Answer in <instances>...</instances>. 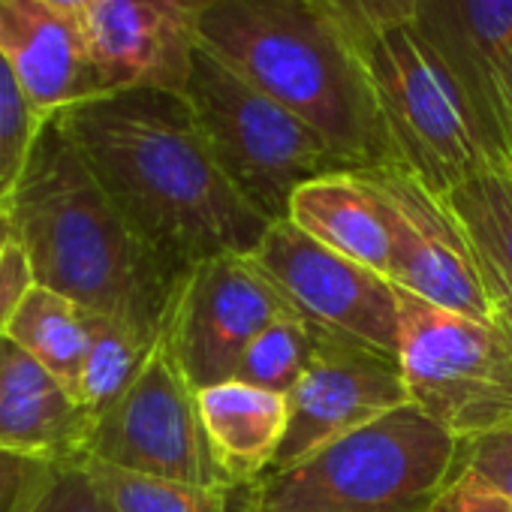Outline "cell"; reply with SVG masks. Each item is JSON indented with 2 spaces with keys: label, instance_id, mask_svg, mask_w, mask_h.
Returning a JSON list of instances; mask_svg holds the SVG:
<instances>
[{
  "label": "cell",
  "instance_id": "6da1fadb",
  "mask_svg": "<svg viewBox=\"0 0 512 512\" xmlns=\"http://www.w3.org/2000/svg\"><path fill=\"white\" fill-rule=\"evenodd\" d=\"M58 124L175 278L211 256L253 253L272 226L232 187L184 94L115 91L67 109Z\"/></svg>",
  "mask_w": 512,
  "mask_h": 512
},
{
  "label": "cell",
  "instance_id": "7a4b0ae2",
  "mask_svg": "<svg viewBox=\"0 0 512 512\" xmlns=\"http://www.w3.org/2000/svg\"><path fill=\"white\" fill-rule=\"evenodd\" d=\"M40 287L157 344L175 278L103 193L58 118H46L7 199Z\"/></svg>",
  "mask_w": 512,
  "mask_h": 512
},
{
  "label": "cell",
  "instance_id": "3957f363",
  "mask_svg": "<svg viewBox=\"0 0 512 512\" xmlns=\"http://www.w3.org/2000/svg\"><path fill=\"white\" fill-rule=\"evenodd\" d=\"M199 43L305 118L347 169L401 163L338 0H205Z\"/></svg>",
  "mask_w": 512,
  "mask_h": 512
},
{
  "label": "cell",
  "instance_id": "277c9868",
  "mask_svg": "<svg viewBox=\"0 0 512 512\" xmlns=\"http://www.w3.org/2000/svg\"><path fill=\"white\" fill-rule=\"evenodd\" d=\"M458 455L461 440L404 404L247 485V512H428Z\"/></svg>",
  "mask_w": 512,
  "mask_h": 512
},
{
  "label": "cell",
  "instance_id": "5b68a950",
  "mask_svg": "<svg viewBox=\"0 0 512 512\" xmlns=\"http://www.w3.org/2000/svg\"><path fill=\"white\" fill-rule=\"evenodd\" d=\"M184 97L232 187L269 223L287 220L290 199L302 184L347 169L305 118L247 82L202 43Z\"/></svg>",
  "mask_w": 512,
  "mask_h": 512
},
{
  "label": "cell",
  "instance_id": "8992f818",
  "mask_svg": "<svg viewBox=\"0 0 512 512\" xmlns=\"http://www.w3.org/2000/svg\"><path fill=\"white\" fill-rule=\"evenodd\" d=\"M395 293L410 404L461 443L512 425V326L500 314L479 320Z\"/></svg>",
  "mask_w": 512,
  "mask_h": 512
},
{
  "label": "cell",
  "instance_id": "52a82bcc",
  "mask_svg": "<svg viewBox=\"0 0 512 512\" xmlns=\"http://www.w3.org/2000/svg\"><path fill=\"white\" fill-rule=\"evenodd\" d=\"M365 55L395 154L434 193L443 196L470 175L503 166L467 94L413 25L377 34Z\"/></svg>",
  "mask_w": 512,
  "mask_h": 512
},
{
  "label": "cell",
  "instance_id": "ba28073f",
  "mask_svg": "<svg viewBox=\"0 0 512 512\" xmlns=\"http://www.w3.org/2000/svg\"><path fill=\"white\" fill-rule=\"evenodd\" d=\"M287 314L296 308L250 253H223L178 281L160 338L199 392L235 380L247 347Z\"/></svg>",
  "mask_w": 512,
  "mask_h": 512
},
{
  "label": "cell",
  "instance_id": "9c48e42d",
  "mask_svg": "<svg viewBox=\"0 0 512 512\" xmlns=\"http://www.w3.org/2000/svg\"><path fill=\"white\" fill-rule=\"evenodd\" d=\"M88 458L190 485H226L199 419L196 389L163 338L133 386L94 419Z\"/></svg>",
  "mask_w": 512,
  "mask_h": 512
},
{
  "label": "cell",
  "instance_id": "30bf717a",
  "mask_svg": "<svg viewBox=\"0 0 512 512\" xmlns=\"http://www.w3.org/2000/svg\"><path fill=\"white\" fill-rule=\"evenodd\" d=\"M250 256L311 326L398 356V293L386 275L347 260L290 220H275Z\"/></svg>",
  "mask_w": 512,
  "mask_h": 512
},
{
  "label": "cell",
  "instance_id": "8fae6325",
  "mask_svg": "<svg viewBox=\"0 0 512 512\" xmlns=\"http://www.w3.org/2000/svg\"><path fill=\"white\" fill-rule=\"evenodd\" d=\"M383 196L395 232L392 284L464 317H494L476 250L446 199L407 166L389 163L359 169Z\"/></svg>",
  "mask_w": 512,
  "mask_h": 512
},
{
  "label": "cell",
  "instance_id": "7c38bea8",
  "mask_svg": "<svg viewBox=\"0 0 512 512\" xmlns=\"http://www.w3.org/2000/svg\"><path fill=\"white\" fill-rule=\"evenodd\" d=\"M314 329V359L290 401V425L272 470H290L323 446L410 404L398 356Z\"/></svg>",
  "mask_w": 512,
  "mask_h": 512
},
{
  "label": "cell",
  "instance_id": "4fadbf2b",
  "mask_svg": "<svg viewBox=\"0 0 512 512\" xmlns=\"http://www.w3.org/2000/svg\"><path fill=\"white\" fill-rule=\"evenodd\" d=\"M205 0H100L82 16L103 94L154 88L184 94Z\"/></svg>",
  "mask_w": 512,
  "mask_h": 512
},
{
  "label": "cell",
  "instance_id": "5bb4252c",
  "mask_svg": "<svg viewBox=\"0 0 512 512\" xmlns=\"http://www.w3.org/2000/svg\"><path fill=\"white\" fill-rule=\"evenodd\" d=\"M410 25L467 94L494 160L512 166L500 97L512 52V0H422Z\"/></svg>",
  "mask_w": 512,
  "mask_h": 512
},
{
  "label": "cell",
  "instance_id": "9a60e30c",
  "mask_svg": "<svg viewBox=\"0 0 512 512\" xmlns=\"http://www.w3.org/2000/svg\"><path fill=\"white\" fill-rule=\"evenodd\" d=\"M0 55L43 121L103 97L82 16L46 0H0Z\"/></svg>",
  "mask_w": 512,
  "mask_h": 512
},
{
  "label": "cell",
  "instance_id": "2e32d148",
  "mask_svg": "<svg viewBox=\"0 0 512 512\" xmlns=\"http://www.w3.org/2000/svg\"><path fill=\"white\" fill-rule=\"evenodd\" d=\"M91 428L94 416L79 398L13 338L0 335V449L49 464L88 461Z\"/></svg>",
  "mask_w": 512,
  "mask_h": 512
},
{
  "label": "cell",
  "instance_id": "e0dca14e",
  "mask_svg": "<svg viewBox=\"0 0 512 512\" xmlns=\"http://www.w3.org/2000/svg\"><path fill=\"white\" fill-rule=\"evenodd\" d=\"M287 220L347 260L392 278V217L377 187L359 169L332 172L302 184L290 199Z\"/></svg>",
  "mask_w": 512,
  "mask_h": 512
},
{
  "label": "cell",
  "instance_id": "ac0fdd59",
  "mask_svg": "<svg viewBox=\"0 0 512 512\" xmlns=\"http://www.w3.org/2000/svg\"><path fill=\"white\" fill-rule=\"evenodd\" d=\"M196 404L226 485L247 488L275 467L290 425L287 395L229 380L199 389Z\"/></svg>",
  "mask_w": 512,
  "mask_h": 512
},
{
  "label": "cell",
  "instance_id": "d6986e66",
  "mask_svg": "<svg viewBox=\"0 0 512 512\" xmlns=\"http://www.w3.org/2000/svg\"><path fill=\"white\" fill-rule=\"evenodd\" d=\"M443 199L476 250L488 293L512 290V166H488Z\"/></svg>",
  "mask_w": 512,
  "mask_h": 512
},
{
  "label": "cell",
  "instance_id": "ffe728a7",
  "mask_svg": "<svg viewBox=\"0 0 512 512\" xmlns=\"http://www.w3.org/2000/svg\"><path fill=\"white\" fill-rule=\"evenodd\" d=\"M88 317L91 311H85L73 299L37 284L22 311L13 317L7 338H13L28 356H34L76 395L91 341Z\"/></svg>",
  "mask_w": 512,
  "mask_h": 512
},
{
  "label": "cell",
  "instance_id": "44dd1931",
  "mask_svg": "<svg viewBox=\"0 0 512 512\" xmlns=\"http://www.w3.org/2000/svg\"><path fill=\"white\" fill-rule=\"evenodd\" d=\"M85 464L115 512H247V503L241 509H235L232 503L241 488L190 485V482L121 470V467L91 461V458Z\"/></svg>",
  "mask_w": 512,
  "mask_h": 512
},
{
  "label": "cell",
  "instance_id": "7402d4cb",
  "mask_svg": "<svg viewBox=\"0 0 512 512\" xmlns=\"http://www.w3.org/2000/svg\"><path fill=\"white\" fill-rule=\"evenodd\" d=\"M88 326H91V341H88L76 398L97 419L133 386L154 344L142 341L127 326L100 314H91Z\"/></svg>",
  "mask_w": 512,
  "mask_h": 512
},
{
  "label": "cell",
  "instance_id": "603a6c76",
  "mask_svg": "<svg viewBox=\"0 0 512 512\" xmlns=\"http://www.w3.org/2000/svg\"><path fill=\"white\" fill-rule=\"evenodd\" d=\"M311 359H314L311 323L299 314H287L275 320L247 347L235 380L290 395L296 383L302 380V374L308 371Z\"/></svg>",
  "mask_w": 512,
  "mask_h": 512
},
{
  "label": "cell",
  "instance_id": "cb8c5ba5",
  "mask_svg": "<svg viewBox=\"0 0 512 512\" xmlns=\"http://www.w3.org/2000/svg\"><path fill=\"white\" fill-rule=\"evenodd\" d=\"M40 127L43 118L34 112L7 58L0 55V202L10 199Z\"/></svg>",
  "mask_w": 512,
  "mask_h": 512
},
{
  "label": "cell",
  "instance_id": "d4e9b609",
  "mask_svg": "<svg viewBox=\"0 0 512 512\" xmlns=\"http://www.w3.org/2000/svg\"><path fill=\"white\" fill-rule=\"evenodd\" d=\"M31 512H115L85 461L55 464Z\"/></svg>",
  "mask_w": 512,
  "mask_h": 512
},
{
  "label": "cell",
  "instance_id": "484cf974",
  "mask_svg": "<svg viewBox=\"0 0 512 512\" xmlns=\"http://www.w3.org/2000/svg\"><path fill=\"white\" fill-rule=\"evenodd\" d=\"M458 461L512 500V425L464 440Z\"/></svg>",
  "mask_w": 512,
  "mask_h": 512
},
{
  "label": "cell",
  "instance_id": "4316f807",
  "mask_svg": "<svg viewBox=\"0 0 512 512\" xmlns=\"http://www.w3.org/2000/svg\"><path fill=\"white\" fill-rule=\"evenodd\" d=\"M55 464L0 449V512H31Z\"/></svg>",
  "mask_w": 512,
  "mask_h": 512
},
{
  "label": "cell",
  "instance_id": "83f0119b",
  "mask_svg": "<svg viewBox=\"0 0 512 512\" xmlns=\"http://www.w3.org/2000/svg\"><path fill=\"white\" fill-rule=\"evenodd\" d=\"M428 512H512V500H506L479 473L458 464Z\"/></svg>",
  "mask_w": 512,
  "mask_h": 512
},
{
  "label": "cell",
  "instance_id": "f1b7e54d",
  "mask_svg": "<svg viewBox=\"0 0 512 512\" xmlns=\"http://www.w3.org/2000/svg\"><path fill=\"white\" fill-rule=\"evenodd\" d=\"M34 287L37 278L25 247L19 241H10L7 250L0 253V335H7L13 317L22 311Z\"/></svg>",
  "mask_w": 512,
  "mask_h": 512
},
{
  "label": "cell",
  "instance_id": "f546056e",
  "mask_svg": "<svg viewBox=\"0 0 512 512\" xmlns=\"http://www.w3.org/2000/svg\"><path fill=\"white\" fill-rule=\"evenodd\" d=\"M338 4L368 46L377 34L410 25L422 0H338Z\"/></svg>",
  "mask_w": 512,
  "mask_h": 512
},
{
  "label": "cell",
  "instance_id": "4dcf8cb0",
  "mask_svg": "<svg viewBox=\"0 0 512 512\" xmlns=\"http://www.w3.org/2000/svg\"><path fill=\"white\" fill-rule=\"evenodd\" d=\"M500 97H503V118H506V136H509V151H512V52L503 64L500 76Z\"/></svg>",
  "mask_w": 512,
  "mask_h": 512
},
{
  "label": "cell",
  "instance_id": "1f68e13d",
  "mask_svg": "<svg viewBox=\"0 0 512 512\" xmlns=\"http://www.w3.org/2000/svg\"><path fill=\"white\" fill-rule=\"evenodd\" d=\"M46 4L61 13H70V16H85L88 10H94L100 4V0H46Z\"/></svg>",
  "mask_w": 512,
  "mask_h": 512
},
{
  "label": "cell",
  "instance_id": "d6a6232c",
  "mask_svg": "<svg viewBox=\"0 0 512 512\" xmlns=\"http://www.w3.org/2000/svg\"><path fill=\"white\" fill-rule=\"evenodd\" d=\"M494 299V308H497V314L512 326V290H500V293H494L491 296Z\"/></svg>",
  "mask_w": 512,
  "mask_h": 512
}]
</instances>
